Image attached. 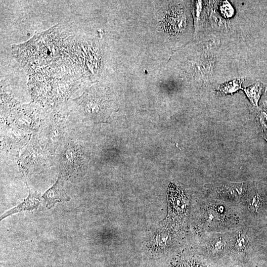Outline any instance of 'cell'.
Here are the masks:
<instances>
[{"mask_svg": "<svg viewBox=\"0 0 267 267\" xmlns=\"http://www.w3.org/2000/svg\"><path fill=\"white\" fill-rule=\"evenodd\" d=\"M192 220L195 234L232 231L244 224L241 208L205 197L193 206Z\"/></svg>", "mask_w": 267, "mask_h": 267, "instance_id": "6da1fadb", "label": "cell"}, {"mask_svg": "<svg viewBox=\"0 0 267 267\" xmlns=\"http://www.w3.org/2000/svg\"><path fill=\"white\" fill-rule=\"evenodd\" d=\"M234 231L195 234L193 245L198 254L207 259L230 258Z\"/></svg>", "mask_w": 267, "mask_h": 267, "instance_id": "7a4b0ae2", "label": "cell"}, {"mask_svg": "<svg viewBox=\"0 0 267 267\" xmlns=\"http://www.w3.org/2000/svg\"><path fill=\"white\" fill-rule=\"evenodd\" d=\"M252 184L249 182H222L209 185L204 197L221 200L241 208Z\"/></svg>", "mask_w": 267, "mask_h": 267, "instance_id": "3957f363", "label": "cell"}, {"mask_svg": "<svg viewBox=\"0 0 267 267\" xmlns=\"http://www.w3.org/2000/svg\"><path fill=\"white\" fill-rule=\"evenodd\" d=\"M87 162V155L84 148L77 143H70L61 158V176L72 177L82 175L85 173Z\"/></svg>", "mask_w": 267, "mask_h": 267, "instance_id": "277c9868", "label": "cell"}, {"mask_svg": "<svg viewBox=\"0 0 267 267\" xmlns=\"http://www.w3.org/2000/svg\"><path fill=\"white\" fill-rule=\"evenodd\" d=\"M43 198L46 202V207L48 209L53 207L57 203L70 200L64 188L61 176H59L54 184L44 194Z\"/></svg>", "mask_w": 267, "mask_h": 267, "instance_id": "5b68a950", "label": "cell"}, {"mask_svg": "<svg viewBox=\"0 0 267 267\" xmlns=\"http://www.w3.org/2000/svg\"><path fill=\"white\" fill-rule=\"evenodd\" d=\"M41 193L36 190H31L29 188L28 197L21 203L2 215L0 216V221L8 216L17 212L36 209L41 202Z\"/></svg>", "mask_w": 267, "mask_h": 267, "instance_id": "8992f818", "label": "cell"}, {"mask_svg": "<svg viewBox=\"0 0 267 267\" xmlns=\"http://www.w3.org/2000/svg\"><path fill=\"white\" fill-rule=\"evenodd\" d=\"M251 103L258 107V102L263 93L267 90V87L260 82H257L253 85L242 89Z\"/></svg>", "mask_w": 267, "mask_h": 267, "instance_id": "52a82bcc", "label": "cell"}, {"mask_svg": "<svg viewBox=\"0 0 267 267\" xmlns=\"http://www.w3.org/2000/svg\"><path fill=\"white\" fill-rule=\"evenodd\" d=\"M244 80V78H243L226 82L218 87L217 92L222 95L232 94L242 89L241 85Z\"/></svg>", "mask_w": 267, "mask_h": 267, "instance_id": "ba28073f", "label": "cell"}, {"mask_svg": "<svg viewBox=\"0 0 267 267\" xmlns=\"http://www.w3.org/2000/svg\"><path fill=\"white\" fill-rule=\"evenodd\" d=\"M257 118L259 121L262 133L265 139H267V112L263 110H259L257 112Z\"/></svg>", "mask_w": 267, "mask_h": 267, "instance_id": "9c48e42d", "label": "cell"}, {"mask_svg": "<svg viewBox=\"0 0 267 267\" xmlns=\"http://www.w3.org/2000/svg\"><path fill=\"white\" fill-rule=\"evenodd\" d=\"M229 3L227 2L223 3L221 7L222 12L224 16L230 17L232 15V7Z\"/></svg>", "mask_w": 267, "mask_h": 267, "instance_id": "30bf717a", "label": "cell"}, {"mask_svg": "<svg viewBox=\"0 0 267 267\" xmlns=\"http://www.w3.org/2000/svg\"><path fill=\"white\" fill-rule=\"evenodd\" d=\"M263 251H264V253L266 254V255L267 256V246H266V247L264 248Z\"/></svg>", "mask_w": 267, "mask_h": 267, "instance_id": "8fae6325", "label": "cell"}]
</instances>
